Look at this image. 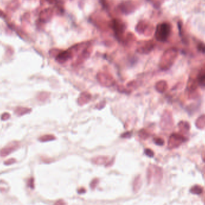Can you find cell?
<instances>
[{"label":"cell","mask_w":205,"mask_h":205,"mask_svg":"<svg viewBox=\"0 0 205 205\" xmlns=\"http://www.w3.org/2000/svg\"><path fill=\"white\" fill-rule=\"evenodd\" d=\"M109 158L108 157H104V156H99L95 158H94L92 160V162L93 164L95 165H102L105 164L106 163H108Z\"/></svg>","instance_id":"cell-6"},{"label":"cell","mask_w":205,"mask_h":205,"mask_svg":"<svg viewBox=\"0 0 205 205\" xmlns=\"http://www.w3.org/2000/svg\"><path fill=\"white\" fill-rule=\"evenodd\" d=\"M19 146V143L18 142H12L6 147L3 148L0 150V156L2 157H6L13 152L15 151Z\"/></svg>","instance_id":"cell-3"},{"label":"cell","mask_w":205,"mask_h":205,"mask_svg":"<svg viewBox=\"0 0 205 205\" xmlns=\"http://www.w3.org/2000/svg\"><path fill=\"white\" fill-rule=\"evenodd\" d=\"M139 135L140 138L145 140L149 137V134L145 129H142L139 132Z\"/></svg>","instance_id":"cell-14"},{"label":"cell","mask_w":205,"mask_h":205,"mask_svg":"<svg viewBox=\"0 0 205 205\" xmlns=\"http://www.w3.org/2000/svg\"><path fill=\"white\" fill-rule=\"evenodd\" d=\"M170 25L167 23L159 24L156 30V37L159 41H165L170 33Z\"/></svg>","instance_id":"cell-1"},{"label":"cell","mask_w":205,"mask_h":205,"mask_svg":"<svg viewBox=\"0 0 205 205\" xmlns=\"http://www.w3.org/2000/svg\"><path fill=\"white\" fill-rule=\"evenodd\" d=\"M132 134H131V132H125L122 135H121V137H124V138H126V137H130L131 136Z\"/></svg>","instance_id":"cell-22"},{"label":"cell","mask_w":205,"mask_h":205,"mask_svg":"<svg viewBox=\"0 0 205 205\" xmlns=\"http://www.w3.org/2000/svg\"><path fill=\"white\" fill-rule=\"evenodd\" d=\"M187 141V138L179 134H172L169 140L168 147L169 149H173L179 146L182 143Z\"/></svg>","instance_id":"cell-2"},{"label":"cell","mask_w":205,"mask_h":205,"mask_svg":"<svg viewBox=\"0 0 205 205\" xmlns=\"http://www.w3.org/2000/svg\"><path fill=\"white\" fill-rule=\"evenodd\" d=\"M142 187V179L140 176H137L135 178L133 183V189L134 193H137L139 191Z\"/></svg>","instance_id":"cell-7"},{"label":"cell","mask_w":205,"mask_h":205,"mask_svg":"<svg viewBox=\"0 0 205 205\" xmlns=\"http://www.w3.org/2000/svg\"><path fill=\"white\" fill-rule=\"evenodd\" d=\"M55 204H65V203H64V201H63L62 200H60V201H58L56 202V203H55Z\"/></svg>","instance_id":"cell-23"},{"label":"cell","mask_w":205,"mask_h":205,"mask_svg":"<svg viewBox=\"0 0 205 205\" xmlns=\"http://www.w3.org/2000/svg\"><path fill=\"white\" fill-rule=\"evenodd\" d=\"M49 93L47 92H41L37 96V99L41 102L46 101L49 97Z\"/></svg>","instance_id":"cell-12"},{"label":"cell","mask_w":205,"mask_h":205,"mask_svg":"<svg viewBox=\"0 0 205 205\" xmlns=\"http://www.w3.org/2000/svg\"><path fill=\"white\" fill-rule=\"evenodd\" d=\"M145 153L149 157H151L152 158V157H153V156H154V153H153V152L152 150H150L149 149H145Z\"/></svg>","instance_id":"cell-16"},{"label":"cell","mask_w":205,"mask_h":205,"mask_svg":"<svg viewBox=\"0 0 205 205\" xmlns=\"http://www.w3.org/2000/svg\"><path fill=\"white\" fill-rule=\"evenodd\" d=\"M167 87V84H166V82H164V81L159 82L156 85V88L157 90L158 91H159L160 93L164 92L166 90Z\"/></svg>","instance_id":"cell-9"},{"label":"cell","mask_w":205,"mask_h":205,"mask_svg":"<svg viewBox=\"0 0 205 205\" xmlns=\"http://www.w3.org/2000/svg\"><path fill=\"white\" fill-rule=\"evenodd\" d=\"M55 137L53 135L51 134H47L43 135L39 138V140L41 142H46V141H52L55 140Z\"/></svg>","instance_id":"cell-10"},{"label":"cell","mask_w":205,"mask_h":205,"mask_svg":"<svg viewBox=\"0 0 205 205\" xmlns=\"http://www.w3.org/2000/svg\"><path fill=\"white\" fill-rule=\"evenodd\" d=\"M204 161H205V157H204Z\"/></svg>","instance_id":"cell-24"},{"label":"cell","mask_w":205,"mask_h":205,"mask_svg":"<svg viewBox=\"0 0 205 205\" xmlns=\"http://www.w3.org/2000/svg\"><path fill=\"white\" fill-rule=\"evenodd\" d=\"M10 117V114L8 113H5L1 116V120H7Z\"/></svg>","instance_id":"cell-19"},{"label":"cell","mask_w":205,"mask_h":205,"mask_svg":"<svg viewBox=\"0 0 205 205\" xmlns=\"http://www.w3.org/2000/svg\"><path fill=\"white\" fill-rule=\"evenodd\" d=\"M203 188L198 186V185H195L194 186H192L191 189H190V192L194 194H200L203 192Z\"/></svg>","instance_id":"cell-11"},{"label":"cell","mask_w":205,"mask_h":205,"mask_svg":"<svg viewBox=\"0 0 205 205\" xmlns=\"http://www.w3.org/2000/svg\"><path fill=\"white\" fill-rule=\"evenodd\" d=\"M98 183V180L97 179H94V180H93L91 182V184H90L91 188L92 189H95V187H96V186L97 185Z\"/></svg>","instance_id":"cell-17"},{"label":"cell","mask_w":205,"mask_h":205,"mask_svg":"<svg viewBox=\"0 0 205 205\" xmlns=\"http://www.w3.org/2000/svg\"><path fill=\"white\" fill-rule=\"evenodd\" d=\"M198 49L201 51V52L203 53H205V45L204 44H200L198 46Z\"/></svg>","instance_id":"cell-21"},{"label":"cell","mask_w":205,"mask_h":205,"mask_svg":"<svg viewBox=\"0 0 205 205\" xmlns=\"http://www.w3.org/2000/svg\"><path fill=\"white\" fill-rule=\"evenodd\" d=\"M28 186H29L31 188L33 189L34 188V179L31 178L29 181H28Z\"/></svg>","instance_id":"cell-20"},{"label":"cell","mask_w":205,"mask_h":205,"mask_svg":"<svg viewBox=\"0 0 205 205\" xmlns=\"http://www.w3.org/2000/svg\"><path fill=\"white\" fill-rule=\"evenodd\" d=\"M91 99V95L88 92H83L80 94V96L78 98L77 103L79 105L82 106L86 104L90 101Z\"/></svg>","instance_id":"cell-5"},{"label":"cell","mask_w":205,"mask_h":205,"mask_svg":"<svg viewBox=\"0 0 205 205\" xmlns=\"http://www.w3.org/2000/svg\"><path fill=\"white\" fill-rule=\"evenodd\" d=\"M31 111V109L26 107H17L15 110V113L18 116H22L26 114H28Z\"/></svg>","instance_id":"cell-8"},{"label":"cell","mask_w":205,"mask_h":205,"mask_svg":"<svg viewBox=\"0 0 205 205\" xmlns=\"http://www.w3.org/2000/svg\"><path fill=\"white\" fill-rule=\"evenodd\" d=\"M16 160L14 159V158H11L10 160H8L7 161H6L4 162V164L6 165V166H9V165H11V164H13L14 163H16Z\"/></svg>","instance_id":"cell-18"},{"label":"cell","mask_w":205,"mask_h":205,"mask_svg":"<svg viewBox=\"0 0 205 205\" xmlns=\"http://www.w3.org/2000/svg\"><path fill=\"white\" fill-rule=\"evenodd\" d=\"M153 141L158 146H163L164 144V140L161 138H155L153 139Z\"/></svg>","instance_id":"cell-15"},{"label":"cell","mask_w":205,"mask_h":205,"mask_svg":"<svg viewBox=\"0 0 205 205\" xmlns=\"http://www.w3.org/2000/svg\"><path fill=\"white\" fill-rule=\"evenodd\" d=\"M161 127L163 129H167L173 125V122L172 121L171 114L168 112H166L163 114L161 120Z\"/></svg>","instance_id":"cell-4"},{"label":"cell","mask_w":205,"mask_h":205,"mask_svg":"<svg viewBox=\"0 0 205 205\" xmlns=\"http://www.w3.org/2000/svg\"><path fill=\"white\" fill-rule=\"evenodd\" d=\"M179 126L180 128V129L182 131L188 132L190 130V125L187 122H180L179 124Z\"/></svg>","instance_id":"cell-13"}]
</instances>
